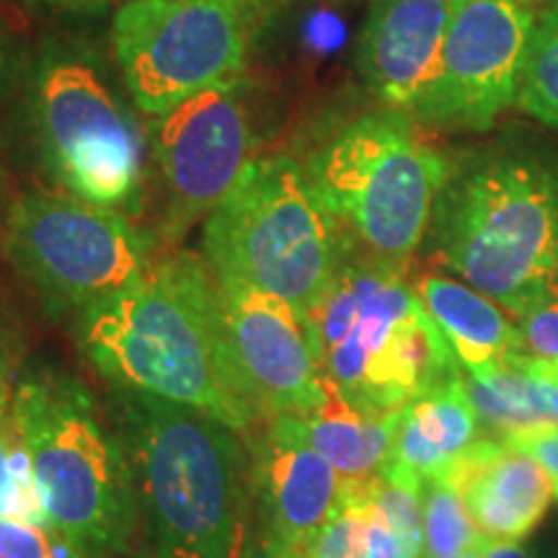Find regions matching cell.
Returning <instances> with one entry per match:
<instances>
[{"label": "cell", "mask_w": 558, "mask_h": 558, "mask_svg": "<svg viewBox=\"0 0 558 558\" xmlns=\"http://www.w3.org/2000/svg\"><path fill=\"white\" fill-rule=\"evenodd\" d=\"M88 365L109 388L143 390L207 411L246 435L259 424L235 380L220 288L194 254H171L75 324Z\"/></svg>", "instance_id": "6da1fadb"}, {"label": "cell", "mask_w": 558, "mask_h": 558, "mask_svg": "<svg viewBox=\"0 0 558 558\" xmlns=\"http://www.w3.org/2000/svg\"><path fill=\"white\" fill-rule=\"evenodd\" d=\"M522 354L558 362V300L518 318Z\"/></svg>", "instance_id": "d4e9b609"}, {"label": "cell", "mask_w": 558, "mask_h": 558, "mask_svg": "<svg viewBox=\"0 0 558 558\" xmlns=\"http://www.w3.org/2000/svg\"><path fill=\"white\" fill-rule=\"evenodd\" d=\"M458 0H373L357 37L360 78L388 111L416 120L435 88Z\"/></svg>", "instance_id": "9a60e30c"}, {"label": "cell", "mask_w": 558, "mask_h": 558, "mask_svg": "<svg viewBox=\"0 0 558 558\" xmlns=\"http://www.w3.org/2000/svg\"><path fill=\"white\" fill-rule=\"evenodd\" d=\"M305 324L320 378L362 411H399L460 373L448 339L401 271L347 248Z\"/></svg>", "instance_id": "277c9868"}, {"label": "cell", "mask_w": 558, "mask_h": 558, "mask_svg": "<svg viewBox=\"0 0 558 558\" xmlns=\"http://www.w3.org/2000/svg\"><path fill=\"white\" fill-rule=\"evenodd\" d=\"M109 558H156L150 554V550H128V554H120V556H109Z\"/></svg>", "instance_id": "d6a6232c"}, {"label": "cell", "mask_w": 558, "mask_h": 558, "mask_svg": "<svg viewBox=\"0 0 558 558\" xmlns=\"http://www.w3.org/2000/svg\"><path fill=\"white\" fill-rule=\"evenodd\" d=\"M303 169L341 239L403 275L427 235L450 163L416 120L380 109L333 132Z\"/></svg>", "instance_id": "8992f818"}, {"label": "cell", "mask_w": 558, "mask_h": 558, "mask_svg": "<svg viewBox=\"0 0 558 558\" xmlns=\"http://www.w3.org/2000/svg\"><path fill=\"white\" fill-rule=\"evenodd\" d=\"M518 107L546 128L558 130V0L535 13Z\"/></svg>", "instance_id": "44dd1931"}, {"label": "cell", "mask_w": 558, "mask_h": 558, "mask_svg": "<svg viewBox=\"0 0 558 558\" xmlns=\"http://www.w3.org/2000/svg\"><path fill=\"white\" fill-rule=\"evenodd\" d=\"M251 535L282 558H295L344 505V478L305 445L290 416H275L248 429Z\"/></svg>", "instance_id": "5bb4252c"}, {"label": "cell", "mask_w": 558, "mask_h": 558, "mask_svg": "<svg viewBox=\"0 0 558 558\" xmlns=\"http://www.w3.org/2000/svg\"><path fill=\"white\" fill-rule=\"evenodd\" d=\"M19 339L13 331L9 313L0 303V403H9L13 396V380H16L19 365Z\"/></svg>", "instance_id": "f1b7e54d"}, {"label": "cell", "mask_w": 558, "mask_h": 558, "mask_svg": "<svg viewBox=\"0 0 558 558\" xmlns=\"http://www.w3.org/2000/svg\"><path fill=\"white\" fill-rule=\"evenodd\" d=\"M424 543L422 558H452L481 546L478 533L460 488L448 478H432L422 488Z\"/></svg>", "instance_id": "7402d4cb"}, {"label": "cell", "mask_w": 558, "mask_h": 558, "mask_svg": "<svg viewBox=\"0 0 558 558\" xmlns=\"http://www.w3.org/2000/svg\"><path fill=\"white\" fill-rule=\"evenodd\" d=\"M427 233L435 259L512 318L558 300V166L473 153L450 166Z\"/></svg>", "instance_id": "3957f363"}, {"label": "cell", "mask_w": 558, "mask_h": 558, "mask_svg": "<svg viewBox=\"0 0 558 558\" xmlns=\"http://www.w3.org/2000/svg\"><path fill=\"white\" fill-rule=\"evenodd\" d=\"M29 124L39 163L60 192L135 209L148 181V137L99 54L50 41L29 75Z\"/></svg>", "instance_id": "ba28073f"}, {"label": "cell", "mask_w": 558, "mask_h": 558, "mask_svg": "<svg viewBox=\"0 0 558 558\" xmlns=\"http://www.w3.org/2000/svg\"><path fill=\"white\" fill-rule=\"evenodd\" d=\"M0 246L54 320L83 316L150 267V243L128 215L68 192L19 194L5 209Z\"/></svg>", "instance_id": "9c48e42d"}, {"label": "cell", "mask_w": 558, "mask_h": 558, "mask_svg": "<svg viewBox=\"0 0 558 558\" xmlns=\"http://www.w3.org/2000/svg\"><path fill=\"white\" fill-rule=\"evenodd\" d=\"M218 288L235 380L256 418L303 416L316 409L324 401V380L303 313L246 284L218 282Z\"/></svg>", "instance_id": "4fadbf2b"}, {"label": "cell", "mask_w": 558, "mask_h": 558, "mask_svg": "<svg viewBox=\"0 0 558 558\" xmlns=\"http://www.w3.org/2000/svg\"><path fill=\"white\" fill-rule=\"evenodd\" d=\"M16 445L19 429L11 414V401L0 403V520L19 522V486L11 465Z\"/></svg>", "instance_id": "484cf974"}, {"label": "cell", "mask_w": 558, "mask_h": 558, "mask_svg": "<svg viewBox=\"0 0 558 558\" xmlns=\"http://www.w3.org/2000/svg\"><path fill=\"white\" fill-rule=\"evenodd\" d=\"M11 414L29 450L50 525L90 558L135 550V484L122 439L90 390L65 369H32L16 380Z\"/></svg>", "instance_id": "5b68a950"}, {"label": "cell", "mask_w": 558, "mask_h": 558, "mask_svg": "<svg viewBox=\"0 0 558 558\" xmlns=\"http://www.w3.org/2000/svg\"><path fill=\"white\" fill-rule=\"evenodd\" d=\"M484 558H533L530 550H525L520 543H507V541H486L481 543Z\"/></svg>", "instance_id": "4dcf8cb0"}, {"label": "cell", "mask_w": 558, "mask_h": 558, "mask_svg": "<svg viewBox=\"0 0 558 558\" xmlns=\"http://www.w3.org/2000/svg\"><path fill=\"white\" fill-rule=\"evenodd\" d=\"M463 369V367H460ZM478 418V435L505 442L514 432L558 422L548 403V386L527 375L514 357L486 373H460Z\"/></svg>", "instance_id": "ffe728a7"}, {"label": "cell", "mask_w": 558, "mask_h": 558, "mask_svg": "<svg viewBox=\"0 0 558 558\" xmlns=\"http://www.w3.org/2000/svg\"><path fill=\"white\" fill-rule=\"evenodd\" d=\"M344 505L295 558H367L369 494L373 484H347Z\"/></svg>", "instance_id": "603a6c76"}, {"label": "cell", "mask_w": 558, "mask_h": 558, "mask_svg": "<svg viewBox=\"0 0 558 558\" xmlns=\"http://www.w3.org/2000/svg\"><path fill=\"white\" fill-rule=\"evenodd\" d=\"M254 145V120L241 78L202 90L156 117L150 156L160 239L177 243L207 220L256 158Z\"/></svg>", "instance_id": "8fae6325"}, {"label": "cell", "mask_w": 558, "mask_h": 558, "mask_svg": "<svg viewBox=\"0 0 558 558\" xmlns=\"http://www.w3.org/2000/svg\"><path fill=\"white\" fill-rule=\"evenodd\" d=\"M135 484L140 530L156 558H241L251 538L246 439L207 411L109 388Z\"/></svg>", "instance_id": "7a4b0ae2"}, {"label": "cell", "mask_w": 558, "mask_h": 558, "mask_svg": "<svg viewBox=\"0 0 558 558\" xmlns=\"http://www.w3.org/2000/svg\"><path fill=\"white\" fill-rule=\"evenodd\" d=\"M29 9H45V11H73V13H86V11H99L107 5V0H21Z\"/></svg>", "instance_id": "f546056e"}, {"label": "cell", "mask_w": 558, "mask_h": 558, "mask_svg": "<svg viewBox=\"0 0 558 558\" xmlns=\"http://www.w3.org/2000/svg\"><path fill=\"white\" fill-rule=\"evenodd\" d=\"M324 380V378H320ZM290 416V414H282ZM292 429L320 458H326L344 481L367 484L378 478L393 452L401 409L378 414L352 407L329 380H324V401L303 416H290Z\"/></svg>", "instance_id": "ac0fdd59"}, {"label": "cell", "mask_w": 558, "mask_h": 558, "mask_svg": "<svg viewBox=\"0 0 558 558\" xmlns=\"http://www.w3.org/2000/svg\"><path fill=\"white\" fill-rule=\"evenodd\" d=\"M481 543H484V541H481ZM452 558H484V550H481V546H476V548L463 550V554H458V556H452Z\"/></svg>", "instance_id": "836d02e7"}, {"label": "cell", "mask_w": 558, "mask_h": 558, "mask_svg": "<svg viewBox=\"0 0 558 558\" xmlns=\"http://www.w3.org/2000/svg\"><path fill=\"white\" fill-rule=\"evenodd\" d=\"M241 558H282L279 554H275L267 543L262 538H256V535H251L246 548H243V556Z\"/></svg>", "instance_id": "1f68e13d"}, {"label": "cell", "mask_w": 558, "mask_h": 558, "mask_svg": "<svg viewBox=\"0 0 558 558\" xmlns=\"http://www.w3.org/2000/svg\"><path fill=\"white\" fill-rule=\"evenodd\" d=\"M0 558H90L54 525L0 520Z\"/></svg>", "instance_id": "cb8c5ba5"}, {"label": "cell", "mask_w": 558, "mask_h": 558, "mask_svg": "<svg viewBox=\"0 0 558 558\" xmlns=\"http://www.w3.org/2000/svg\"><path fill=\"white\" fill-rule=\"evenodd\" d=\"M414 292L465 373H486L522 354L520 329L512 316L471 284L442 275H422Z\"/></svg>", "instance_id": "e0dca14e"}, {"label": "cell", "mask_w": 558, "mask_h": 558, "mask_svg": "<svg viewBox=\"0 0 558 558\" xmlns=\"http://www.w3.org/2000/svg\"><path fill=\"white\" fill-rule=\"evenodd\" d=\"M548 362H550V360H548ZM554 367H556V369H558V362H554Z\"/></svg>", "instance_id": "e575fe53"}, {"label": "cell", "mask_w": 558, "mask_h": 558, "mask_svg": "<svg viewBox=\"0 0 558 558\" xmlns=\"http://www.w3.org/2000/svg\"><path fill=\"white\" fill-rule=\"evenodd\" d=\"M107 3H111V0H107Z\"/></svg>", "instance_id": "d590c367"}, {"label": "cell", "mask_w": 558, "mask_h": 558, "mask_svg": "<svg viewBox=\"0 0 558 558\" xmlns=\"http://www.w3.org/2000/svg\"><path fill=\"white\" fill-rule=\"evenodd\" d=\"M505 442L525 450L530 458L538 460L543 473L548 476L550 488H554V497L558 499V422L520 429L509 435Z\"/></svg>", "instance_id": "4316f807"}, {"label": "cell", "mask_w": 558, "mask_h": 558, "mask_svg": "<svg viewBox=\"0 0 558 558\" xmlns=\"http://www.w3.org/2000/svg\"><path fill=\"white\" fill-rule=\"evenodd\" d=\"M218 282L288 300L303 316L337 275L344 239L295 158L256 156L209 213L202 233Z\"/></svg>", "instance_id": "52a82bcc"}, {"label": "cell", "mask_w": 558, "mask_h": 558, "mask_svg": "<svg viewBox=\"0 0 558 558\" xmlns=\"http://www.w3.org/2000/svg\"><path fill=\"white\" fill-rule=\"evenodd\" d=\"M535 13L530 0H458L437 83L416 122L486 132L518 107Z\"/></svg>", "instance_id": "7c38bea8"}, {"label": "cell", "mask_w": 558, "mask_h": 558, "mask_svg": "<svg viewBox=\"0 0 558 558\" xmlns=\"http://www.w3.org/2000/svg\"><path fill=\"white\" fill-rule=\"evenodd\" d=\"M367 558H422V550L403 541L388 522H383L378 514H373V509H369Z\"/></svg>", "instance_id": "83f0119b"}, {"label": "cell", "mask_w": 558, "mask_h": 558, "mask_svg": "<svg viewBox=\"0 0 558 558\" xmlns=\"http://www.w3.org/2000/svg\"><path fill=\"white\" fill-rule=\"evenodd\" d=\"M460 373L401 409L388 463L409 471L422 484L445 476L478 439V418Z\"/></svg>", "instance_id": "d6986e66"}, {"label": "cell", "mask_w": 558, "mask_h": 558, "mask_svg": "<svg viewBox=\"0 0 558 558\" xmlns=\"http://www.w3.org/2000/svg\"><path fill=\"white\" fill-rule=\"evenodd\" d=\"M248 47V0H124L111 21L117 68L148 117L239 81Z\"/></svg>", "instance_id": "30bf717a"}, {"label": "cell", "mask_w": 558, "mask_h": 558, "mask_svg": "<svg viewBox=\"0 0 558 558\" xmlns=\"http://www.w3.org/2000/svg\"><path fill=\"white\" fill-rule=\"evenodd\" d=\"M439 478L460 488L486 541H525L546 518L554 499V488L538 460L499 439L478 437Z\"/></svg>", "instance_id": "2e32d148"}]
</instances>
